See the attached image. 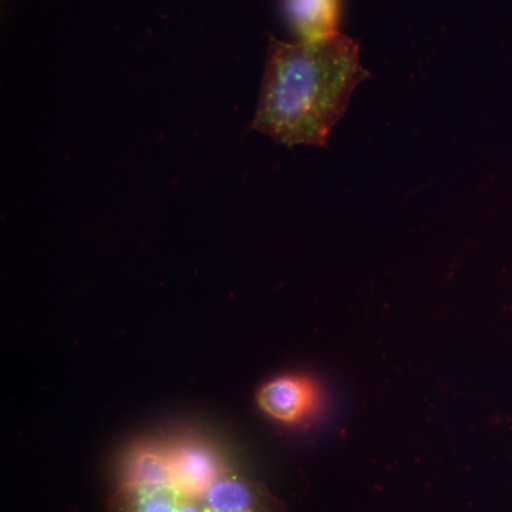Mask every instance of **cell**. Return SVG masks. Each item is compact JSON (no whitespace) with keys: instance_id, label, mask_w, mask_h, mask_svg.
Masks as SVG:
<instances>
[{"instance_id":"1","label":"cell","mask_w":512,"mask_h":512,"mask_svg":"<svg viewBox=\"0 0 512 512\" xmlns=\"http://www.w3.org/2000/svg\"><path fill=\"white\" fill-rule=\"evenodd\" d=\"M360 46L345 35L313 42L272 39L251 128L286 147H326L350 97L369 79Z\"/></svg>"},{"instance_id":"2","label":"cell","mask_w":512,"mask_h":512,"mask_svg":"<svg viewBox=\"0 0 512 512\" xmlns=\"http://www.w3.org/2000/svg\"><path fill=\"white\" fill-rule=\"evenodd\" d=\"M168 451L173 467V485L183 497L200 500L218 478L228 473L220 456L198 441H185L168 448Z\"/></svg>"},{"instance_id":"3","label":"cell","mask_w":512,"mask_h":512,"mask_svg":"<svg viewBox=\"0 0 512 512\" xmlns=\"http://www.w3.org/2000/svg\"><path fill=\"white\" fill-rule=\"evenodd\" d=\"M318 403V389L302 376H281L262 386L258 404L272 419L298 424L308 419Z\"/></svg>"},{"instance_id":"4","label":"cell","mask_w":512,"mask_h":512,"mask_svg":"<svg viewBox=\"0 0 512 512\" xmlns=\"http://www.w3.org/2000/svg\"><path fill=\"white\" fill-rule=\"evenodd\" d=\"M286 15L301 42L336 35L340 0H286Z\"/></svg>"},{"instance_id":"5","label":"cell","mask_w":512,"mask_h":512,"mask_svg":"<svg viewBox=\"0 0 512 512\" xmlns=\"http://www.w3.org/2000/svg\"><path fill=\"white\" fill-rule=\"evenodd\" d=\"M183 495L174 485H121L111 497V512H177Z\"/></svg>"},{"instance_id":"6","label":"cell","mask_w":512,"mask_h":512,"mask_svg":"<svg viewBox=\"0 0 512 512\" xmlns=\"http://www.w3.org/2000/svg\"><path fill=\"white\" fill-rule=\"evenodd\" d=\"M123 484L173 485L170 451L154 446L131 451L123 467Z\"/></svg>"},{"instance_id":"7","label":"cell","mask_w":512,"mask_h":512,"mask_svg":"<svg viewBox=\"0 0 512 512\" xmlns=\"http://www.w3.org/2000/svg\"><path fill=\"white\" fill-rule=\"evenodd\" d=\"M201 504L210 512H255V493L244 480L228 471L202 495Z\"/></svg>"},{"instance_id":"8","label":"cell","mask_w":512,"mask_h":512,"mask_svg":"<svg viewBox=\"0 0 512 512\" xmlns=\"http://www.w3.org/2000/svg\"><path fill=\"white\" fill-rule=\"evenodd\" d=\"M177 512H205V508L195 498L183 497L180 505H178Z\"/></svg>"},{"instance_id":"9","label":"cell","mask_w":512,"mask_h":512,"mask_svg":"<svg viewBox=\"0 0 512 512\" xmlns=\"http://www.w3.org/2000/svg\"><path fill=\"white\" fill-rule=\"evenodd\" d=\"M205 512H210V511L205 510Z\"/></svg>"}]
</instances>
